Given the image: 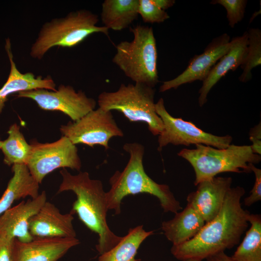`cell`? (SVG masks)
Instances as JSON below:
<instances>
[{
	"mask_svg": "<svg viewBox=\"0 0 261 261\" xmlns=\"http://www.w3.org/2000/svg\"><path fill=\"white\" fill-rule=\"evenodd\" d=\"M245 193L242 187H231L218 213L206 222L193 238L182 244L173 245V255L181 261H203L238 244L249 224L250 213L243 208L241 203Z\"/></svg>",
	"mask_w": 261,
	"mask_h": 261,
	"instance_id": "1",
	"label": "cell"
},
{
	"mask_svg": "<svg viewBox=\"0 0 261 261\" xmlns=\"http://www.w3.org/2000/svg\"><path fill=\"white\" fill-rule=\"evenodd\" d=\"M62 180L58 193L72 191L76 196L70 213L77 214L79 219L99 236L96 248L100 255L115 246L122 237L115 234L107 222L108 211L106 192L102 181L91 179L87 172L70 174L66 168L60 171Z\"/></svg>",
	"mask_w": 261,
	"mask_h": 261,
	"instance_id": "2",
	"label": "cell"
},
{
	"mask_svg": "<svg viewBox=\"0 0 261 261\" xmlns=\"http://www.w3.org/2000/svg\"><path fill=\"white\" fill-rule=\"evenodd\" d=\"M123 148L130 158L123 170L116 171L109 179L111 188L106 192L108 209L114 210L116 215L119 214L122 199L129 195L139 193L156 197L164 212L175 214L182 209L169 187L157 183L145 173L143 165V145L136 142L128 143Z\"/></svg>",
	"mask_w": 261,
	"mask_h": 261,
	"instance_id": "3",
	"label": "cell"
},
{
	"mask_svg": "<svg viewBox=\"0 0 261 261\" xmlns=\"http://www.w3.org/2000/svg\"><path fill=\"white\" fill-rule=\"evenodd\" d=\"M195 145L194 149L183 148L177 153L193 168L195 186L222 173H250L251 164L261 160V155L254 153L250 145L232 144L223 149L204 145Z\"/></svg>",
	"mask_w": 261,
	"mask_h": 261,
	"instance_id": "4",
	"label": "cell"
},
{
	"mask_svg": "<svg viewBox=\"0 0 261 261\" xmlns=\"http://www.w3.org/2000/svg\"><path fill=\"white\" fill-rule=\"evenodd\" d=\"M98 21L96 14L80 9L45 22L31 46L30 56L40 60L55 46L74 47L95 33L108 36L109 29L104 26H97Z\"/></svg>",
	"mask_w": 261,
	"mask_h": 261,
	"instance_id": "5",
	"label": "cell"
},
{
	"mask_svg": "<svg viewBox=\"0 0 261 261\" xmlns=\"http://www.w3.org/2000/svg\"><path fill=\"white\" fill-rule=\"evenodd\" d=\"M133 35L130 41H124L116 46L112 61L135 83L154 88L159 82L157 50L152 27L138 25L130 29Z\"/></svg>",
	"mask_w": 261,
	"mask_h": 261,
	"instance_id": "6",
	"label": "cell"
},
{
	"mask_svg": "<svg viewBox=\"0 0 261 261\" xmlns=\"http://www.w3.org/2000/svg\"><path fill=\"white\" fill-rule=\"evenodd\" d=\"M155 94V88L145 84H121L116 91L102 92L98 103L104 110L121 112L130 122L146 123L156 136L162 131L163 125L156 111Z\"/></svg>",
	"mask_w": 261,
	"mask_h": 261,
	"instance_id": "7",
	"label": "cell"
},
{
	"mask_svg": "<svg viewBox=\"0 0 261 261\" xmlns=\"http://www.w3.org/2000/svg\"><path fill=\"white\" fill-rule=\"evenodd\" d=\"M155 109L163 125V130L158 139L159 151L169 144L185 146L204 145L220 149L231 145L232 137L229 135H216L203 131L190 121L173 116L166 110L162 98L155 103Z\"/></svg>",
	"mask_w": 261,
	"mask_h": 261,
	"instance_id": "8",
	"label": "cell"
},
{
	"mask_svg": "<svg viewBox=\"0 0 261 261\" xmlns=\"http://www.w3.org/2000/svg\"><path fill=\"white\" fill-rule=\"evenodd\" d=\"M30 145L31 150L26 165L39 184L46 175L59 168H69L78 171L81 168L76 145L65 136L50 143L33 141Z\"/></svg>",
	"mask_w": 261,
	"mask_h": 261,
	"instance_id": "9",
	"label": "cell"
},
{
	"mask_svg": "<svg viewBox=\"0 0 261 261\" xmlns=\"http://www.w3.org/2000/svg\"><path fill=\"white\" fill-rule=\"evenodd\" d=\"M60 131L73 144L95 145L109 149V142L114 137H122L124 133L116 124L111 111L99 107L79 119L62 125Z\"/></svg>",
	"mask_w": 261,
	"mask_h": 261,
	"instance_id": "10",
	"label": "cell"
},
{
	"mask_svg": "<svg viewBox=\"0 0 261 261\" xmlns=\"http://www.w3.org/2000/svg\"><path fill=\"white\" fill-rule=\"evenodd\" d=\"M18 98L33 100L41 109L59 111L76 121L95 109L97 102L81 90L76 92L71 86L61 85L55 91L36 89L17 93Z\"/></svg>",
	"mask_w": 261,
	"mask_h": 261,
	"instance_id": "11",
	"label": "cell"
},
{
	"mask_svg": "<svg viewBox=\"0 0 261 261\" xmlns=\"http://www.w3.org/2000/svg\"><path fill=\"white\" fill-rule=\"evenodd\" d=\"M231 46L230 36L226 33L217 37L207 45L200 55H195L180 74L165 81L160 87V92L176 89L179 86L196 80L203 81L218 60Z\"/></svg>",
	"mask_w": 261,
	"mask_h": 261,
	"instance_id": "12",
	"label": "cell"
},
{
	"mask_svg": "<svg viewBox=\"0 0 261 261\" xmlns=\"http://www.w3.org/2000/svg\"><path fill=\"white\" fill-rule=\"evenodd\" d=\"M232 182L231 177L222 176L202 181L196 186L195 191L188 194V204L207 222L218 213Z\"/></svg>",
	"mask_w": 261,
	"mask_h": 261,
	"instance_id": "13",
	"label": "cell"
},
{
	"mask_svg": "<svg viewBox=\"0 0 261 261\" xmlns=\"http://www.w3.org/2000/svg\"><path fill=\"white\" fill-rule=\"evenodd\" d=\"M46 202V193L43 191L36 198L11 207L0 216V235L21 242L32 240L34 237L29 231L30 219Z\"/></svg>",
	"mask_w": 261,
	"mask_h": 261,
	"instance_id": "14",
	"label": "cell"
},
{
	"mask_svg": "<svg viewBox=\"0 0 261 261\" xmlns=\"http://www.w3.org/2000/svg\"><path fill=\"white\" fill-rule=\"evenodd\" d=\"M73 219L71 213L62 214L54 204L46 201L30 218L29 231L34 238H75Z\"/></svg>",
	"mask_w": 261,
	"mask_h": 261,
	"instance_id": "15",
	"label": "cell"
},
{
	"mask_svg": "<svg viewBox=\"0 0 261 261\" xmlns=\"http://www.w3.org/2000/svg\"><path fill=\"white\" fill-rule=\"evenodd\" d=\"M79 244L76 237L34 238L26 243L15 239V261H58Z\"/></svg>",
	"mask_w": 261,
	"mask_h": 261,
	"instance_id": "16",
	"label": "cell"
},
{
	"mask_svg": "<svg viewBox=\"0 0 261 261\" xmlns=\"http://www.w3.org/2000/svg\"><path fill=\"white\" fill-rule=\"evenodd\" d=\"M248 34L245 32L240 36L231 40V46L216 63L203 81L199 93L198 103L202 107L207 101V95L212 87L229 71H234L243 64L246 53Z\"/></svg>",
	"mask_w": 261,
	"mask_h": 261,
	"instance_id": "17",
	"label": "cell"
},
{
	"mask_svg": "<svg viewBox=\"0 0 261 261\" xmlns=\"http://www.w3.org/2000/svg\"><path fill=\"white\" fill-rule=\"evenodd\" d=\"M5 48L10 63V71L6 82L0 89V114L8 96L11 94L36 89L56 90V84L51 76L43 78L39 75L36 77L32 72L22 73L18 70L14 60L9 38L6 39Z\"/></svg>",
	"mask_w": 261,
	"mask_h": 261,
	"instance_id": "18",
	"label": "cell"
},
{
	"mask_svg": "<svg viewBox=\"0 0 261 261\" xmlns=\"http://www.w3.org/2000/svg\"><path fill=\"white\" fill-rule=\"evenodd\" d=\"M174 217L161 223V229L167 239L177 246L182 244L195 236L205 222L197 212L190 205Z\"/></svg>",
	"mask_w": 261,
	"mask_h": 261,
	"instance_id": "19",
	"label": "cell"
},
{
	"mask_svg": "<svg viewBox=\"0 0 261 261\" xmlns=\"http://www.w3.org/2000/svg\"><path fill=\"white\" fill-rule=\"evenodd\" d=\"M12 171L13 176L0 199V216L10 209L15 201L27 197L34 199L39 195V184L33 177L26 164H14Z\"/></svg>",
	"mask_w": 261,
	"mask_h": 261,
	"instance_id": "20",
	"label": "cell"
},
{
	"mask_svg": "<svg viewBox=\"0 0 261 261\" xmlns=\"http://www.w3.org/2000/svg\"><path fill=\"white\" fill-rule=\"evenodd\" d=\"M139 0H105L102 3L101 19L108 29L120 31L137 19Z\"/></svg>",
	"mask_w": 261,
	"mask_h": 261,
	"instance_id": "21",
	"label": "cell"
},
{
	"mask_svg": "<svg viewBox=\"0 0 261 261\" xmlns=\"http://www.w3.org/2000/svg\"><path fill=\"white\" fill-rule=\"evenodd\" d=\"M153 233V231H145L143 225L130 228L115 246L100 255L98 261H138L135 256L139 246Z\"/></svg>",
	"mask_w": 261,
	"mask_h": 261,
	"instance_id": "22",
	"label": "cell"
},
{
	"mask_svg": "<svg viewBox=\"0 0 261 261\" xmlns=\"http://www.w3.org/2000/svg\"><path fill=\"white\" fill-rule=\"evenodd\" d=\"M250 224L245 236L232 256L234 261H261V217L250 214Z\"/></svg>",
	"mask_w": 261,
	"mask_h": 261,
	"instance_id": "23",
	"label": "cell"
},
{
	"mask_svg": "<svg viewBox=\"0 0 261 261\" xmlns=\"http://www.w3.org/2000/svg\"><path fill=\"white\" fill-rule=\"evenodd\" d=\"M7 133L8 137L2 141L0 148L4 155V163L9 166L15 164H27L31 146L20 131L19 126L13 124L9 127Z\"/></svg>",
	"mask_w": 261,
	"mask_h": 261,
	"instance_id": "24",
	"label": "cell"
},
{
	"mask_svg": "<svg viewBox=\"0 0 261 261\" xmlns=\"http://www.w3.org/2000/svg\"><path fill=\"white\" fill-rule=\"evenodd\" d=\"M248 40L246 53L241 68L243 72L239 80L246 83L252 79L251 71L261 64V30L250 28L247 31Z\"/></svg>",
	"mask_w": 261,
	"mask_h": 261,
	"instance_id": "25",
	"label": "cell"
},
{
	"mask_svg": "<svg viewBox=\"0 0 261 261\" xmlns=\"http://www.w3.org/2000/svg\"><path fill=\"white\" fill-rule=\"evenodd\" d=\"M247 2L246 0H213L210 3L219 4L225 8L229 25L233 28L244 18Z\"/></svg>",
	"mask_w": 261,
	"mask_h": 261,
	"instance_id": "26",
	"label": "cell"
},
{
	"mask_svg": "<svg viewBox=\"0 0 261 261\" xmlns=\"http://www.w3.org/2000/svg\"><path fill=\"white\" fill-rule=\"evenodd\" d=\"M138 14L147 23H160L170 18L165 11L155 5L151 0H139Z\"/></svg>",
	"mask_w": 261,
	"mask_h": 261,
	"instance_id": "27",
	"label": "cell"
},
{
	"mask_svg": "<svg viewBox=\"0 0 261 261\" xmlns=\"http://www.w3.org/2000/svg\"><path fill=\"white\" fill-rule=\"evenodd\" d=\"M250 168L251 171L255 175V179L250 195L244 199V204L247 206H250L261 200V170L253 164H251Z\"/></svg>",
	"mask_w": 261,
	"mask_h": 261,
	"instance_id": "28",
	"label": "cell"
},
{
	"mask_svg": "<svg viewBox=\"0 0 261 261\" xmlns=\"http://www.w3.org/2000/svg\"><path fill=\"white\" fill-rule=\"evenodd\" d=\"M15 240L0 235V261H15Z\"/></svg>",
	"mask_w": 261,
	"mask_h": 261,
	"instance_id": "29",
	"label": "cell"
},
{
	"mask_svg": "<svg viewBox=\"0 0 261 261\" xmlns=\"http://www.w3.org/2000/svg\"><path fill=\"white\" fill-rule=\"evenodd\" d=\"M249 139L252 143L250 145L253 152L261 155V123L251 129L249 133Z\"/></svg>",
	"mask_w": 261,
	"mask_h": 261,
	"instance_id": "30",
	"label": "cell"
},
{
	"mask_svg": "<svg viewBox=\"0 0 261 261\" xmlns=\"http://www.w3.org/2000/svg\"><path fill=\"white\" fill-rule=\"evenodd\" d=\"M206 261H234L231 256H229L224 252L213 255L206 259Z\"/></svg>",
	"mask_w": 261,
	"mask_h": 261,
	"instance_id": "31",
	"label": "cell"
},
{
	"mask_svg": "<svg viewBox=\"0 0 261 261\" xmlns=\"http://www.w3.org/2000/svg\"><path fill=\"white\" fill-rule=\"evenodd\" d=\"M152 2L160 9L165 10L172 7L175 3L174 0H151Z\"/></svg>",
	"mask_w": 261,
	"mask_h": 261,
	"instance_id": "32",
	"label": "cell"
},
{
	"mask_svg": "<svg viewBox=\"0 0 261 261\" xmlns=\"http://www.w3.org/2000/svg\"><path fill=\"white\" fill-rule=\"evenodd\" d=\"M184 261H200V260H187Z\"/></svg>",
	"mask_w": 261,
	"mask_h": 261,
	"instance_id": "33",
	"label": "cell"
},
{
	"mask_svg": "<svg viewBox=\"0 0 261 261\" xmlns=\"http://www.w3.org/2000/svg\"><path fill=\"white\" fill-rule=\"evenodd\" d=\"M2 145V141L0 140V149L1 148Z\"/></svg>",
	"mask_w": 261,
	"mask_h": 261,
	"instance_id": "34",
	"label": "cell"
}]
</instances>
